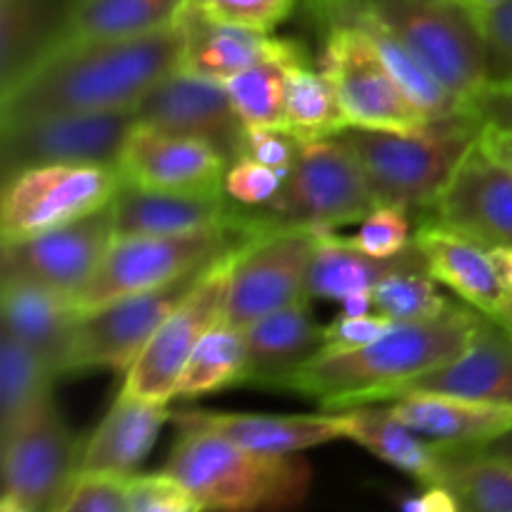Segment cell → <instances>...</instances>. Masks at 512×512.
I'll use <instances>...</instances> for the list:
<instances>
[{
	"label": "cell",
	"mask_w": 512,
	"mask_h": 512,
	"mask_svg": "<svg viewBox=\"0 0 512 512\" xmlns=\"http://www.w3.org/2000/svg\"><path fill=\"white\" fill-rule=\"evenodd\" d=\"M178 23L150 35L45 48L0 88V120L43 113H115L140 100L180 65Z\"/></svg>",
	"instance_id": "6da1fadb"
},
{
	"label": "cell",
	"mask_w": 512,
	"mask_h": 512,
	"mask_svg": "<svg viewBox=\"0 0 512 512\" xmlns=\"http://www.w3.org/2000/svg\"><path fill=\"white\" fill-rule=\"evenodd\" d=\"M485 315L468 303H453L443 315L418 323H395L383 338L358 350L320 353L295 370L280 390L315 400L325 410L385 403L410 380L458 358Z\"/></svg>",
	"instance_id": "7a4b0ae2"
},
{
	"label": "cell",
	"mask_w": 512,
	"mask_h": 512,
	"mask_svg": "<svg viewBox=\"0 0 512 512\" xmlns=\"http://www.w3.org/2000/svg\"><path fill=\"white\" fill-rule=\"evenodd\" d=\"M165 473L188 485L205 512H285L305 498L310 468L298 455H263L198 425H178Z\"/></svg>",
	"instance_id": "3957f363"
},
{
	"label": "cell",
	"mask_w": 512,
	"mask_h": 512,
	"mask_svg": "<svg viewBox=\"0 0 512 512\" xmlns=\"http://www.w3.org/2000/svg\"><path fill=\"white\" fill-rule=\"evenodd\" d=\"M320 28L345 18L375 20L470 108L485 80L478 15L465 0H308Z\"/></svg>",
	"instance_id": "277c9868"
},
{
	"label": "cell",
	"mask_w": 512,
	"mask_h": 512,
	"mask_svg": "<svg viewBox=\"0 0 512 512\" xmlns=\"http://www.w3.org/2000/svg\"><path fill=\"white\" fill-rule=\"evenodd\" d=\"M480 130L483 123L475 115H458L415 130L345 128L340 138L358 158L378 205L428 215L465 155L478 145Z\"/></svg>",
	"instance_id": "5b68a950"
},
{
	"label": "cell",
	"mask_w": 512,
	"mask_h": 512,
	"mask_svg": "<svg viewBox=\"0 0 512 512\" xmlns=\"http://www.w3.org/2000/svg\"><path fill=\"white\" fill-rule=\"evenodd\" d=\"M378 208L358 158L340 135L303 140L273 203L253 210L255 230H335L363 223Z\"/></svg>",
	"instance_id": "8992f818"
},
{
	"label": "cell",
	"mask_w": 512,
	"mask_h": 512,
	"mask_svg": "<svg viewBox=\"0 0 512 512\" xmlns=\"http://www.w3.org/2000/svg\"><path fill=\"white\" fill-rule=\"evenodd\" d=\"M250 230L218 228L193 235H115L98 273L78 295L80 313L125 295L148 293L213 263L250 238Z\"/></svg>",
	"instance_id": "52a82bcc"
},
{
	"label": "cell",
	"mask_w": 512,
	"mask_h": 512,
	"mask_svg": "<svg viewBox=\"0 0 512 512\" xmlns=\"http://www.w3.org/2000/svg\"><path fill=\"white\" fill-rule=\"evenodd\" d=\"M118 165H38L3 180L0 240L18 243L75 223L113 203Z\"/></svg>",
	"instance_id": "ba28073f"
},
{
	"label": "cell",
	"mask_w": 512,
	"mask_h": 512,
	"mask_svg": "<svg viewBox=\"0 0 512 512\" xmlns=\"http://www.w3.org/2000/svg\"><path fill=\"white\" fill-rule=\"evenodd\" d=\"M135 125V110L0 120V175L38 165H118Z\"/></svg>",
	"instance_id": "9c48e42d"
},
{
	"label": "cell",
	"mask_w": 512,
	"mask_h": 512,
	"mask_svg": "<svg viewBox=\"0 0 512 512\" xmlns=\"http://www.w3.org/2000/svg\"><path fill=\"white\" fill-rule=\"evenodd\" d=\"M320 233L310 228L260 230L235 250L225 323L248 328L273 310L305 298V283Z\"/></svg>",
	"instance_id": "30bf717a"
},
{
	"label": "cell",
	"mask_w": 512,
	"mask_h": 512,
	"mask_svg": "<svg viewBox=\"0 0 512 512\" xmlns=\"http://www.w3.org/2000/svg\"><path fill=\"white\" fill-rule=\"evenodd\" d=\"M320 68L333 83L348 128L415 130L430 123L405 98L368 35L355 25L323 28Z\"/></svg>",
	"instance_id": "8fae6325"
},
{
	"label": "cell",
	"mask_w": 512,
	"mask_h": 512,
	"mask_svg": "<svg viewBox=\"0 0 512 512\" xmlns=\"http://www.w3.org/2000/svg\"><path fill=\"white\" fill-rule=\"evenodd\" d=\"M238 248L220 255L203 275V280L175 305L173 313L163 320V325L150 338L138 360L128 368L123 390L145 400H155V403H170L175 398L180 375H183L193 350L198 348L203 335L223 320L230 273H233Z\"/></svg>",
	"instance_id": "7c38bea8"
},
{
	"label": "cell",
	"mask_w": 512,
	"mask_h": 512,
	"mask_svg": "<svg viewBox=\"0 0 512 512\" xmlns=\"http://www.w3.org/2000/svg\"><path fill=\"white\" fill-rule=\"evenodd\" d=\"M213 263L203 265L163 288L125 295L113 303L80 313L73 353H70V375L90 373V370L128 373V368L138 360L150 338L158 333L163 320L203 280Z\"/></svg>",
	"instance_id": "4fadbf2b"
},
{
	"label": "cell",
	"mask_w": 512,
	"mask_h": 512,
	"mask_svg": "<svg viewBox=\"0 0 512 512\" xmlns=\"http://www.w3.org/2000/svg\"><path fill=\"white\" fill-rule=\"evenodd\" d=\"M80 448L50 398L18 428L0 435L5 495L30 512H53L78 473Z\"/></svg>",
	"instance_id": "5bb4252c"
},
{
	"label": "cell",
	"mask_w": 512,
	"mask_h": 512,
	"mask_svg": "<svg viewBox=\"0 0 512 512\" xmlns=\"http://www.w3.org/2000/svg\"><path fill=\"white\" fill-rule=\"evenodd\" d=\"M115 240L113 203L35 238L3 243L0 275L35 280L75 303Z\"/></svg>",
	"instance_id": "9a60e30c"
},
{
	"label": "cell",
	"mask_w": 512,
	"mask_h": 512,
	"mask_svg": "<svg viewBox=\"0 0 512 512\" xmlns=\"http://www.w3.org/2000/svg\"><path fill=\"white\" fill-rule=\"evenodd\" d=\"M140 125L213 145L228 163L243 155L245 125L220 80L173 70L135 108Z\"/></svg>",
	"instance_id": "2e32d148"
},
{
	"label": "cell",
	"mask_w": 512,
	"mask_h": 512,
	"mask_svg": "<svg viewBox=\"0 0 512 512\" xmlns=\"http://www.w3.org/2000/svg\"><path fill=\"white\" fill-rule=\"evenodd\" d=\"M428 218L483 248H512V170L475 145Z\"/></svg>",
	"instance_id": "e0dca14e"
},
{
	"label": "cell",
	"mask_w": 512,
	"mask_h": 512,
	"mask_svg": "<svg viewBox=\"0 0 512 512\" xmlns=\"http://www.w3.org/2000/svg\"><path fill=\"white\" fill-rule=\"evenodd\" d=\"M228 160L203 140L135 125L120 153L125 183L178 193H225Z\"/></svg>",
	"instance_id": "ac0fdd59"
},
{
	"label": "cell",
	"mask_w": 512,
	"mask_h": 512,
	"mask_svg": "<svg viewBox=\"0 0 512 512\" xmlns=\"http://www.w3.org/2000/svg\"><path fill=\"white\" fill-rule=\"evenodd\" d=\"M115 235H193L218 228H253V210L225 193H178L125 183L113 198Z\"/></svg>",
	"instance_id": "d6986e66"
},
{
	"label": "cell",
	"mask_w": 512,
	"mask_h": 512,
	"mask_svg": "<svg viewBox=\"0 0 512 512\" xmlns=\"http://www.w3.org/2000/svg\"><path fill=\"white\" fill-rule=\"evenodd\" d=\"M415 393H438L475 403L512 408V333L500 320L485 315L468 348L443 368L410 380L390 400Z\"/></svg>",
	"instance_id": "ffe728a7"
},
{
	"label": "cell",
	"mask_w": 512,
	"mask_h": 512,
	"mask_svg": "<svg viewBox=\"0 0 512 512\" xmlns=\"http://www.w3.org/2000/svg\"><path fill=\"white\" fill-rule=\"evenodd\" d=\"M0 315L3 333L33 350L58 378L70 375V353L80 320V310L73 300L35 280L3 275Z\"/></svg>",
	"instance_id": "44dd1931"
},
{
	"label": "cell",
	"mask_w": 512,
	"mask_h": 512,
	"mask_svg": "<svg viewBox=\"0 0 512 512\" xmlns=\"http://www.w3.org/2000/svg\"><path fill=\"white\" fill-rule=\"evenodd\" d=\"M173 418L168 403H155L120 388V395L88 443L80 448L78 473L130 480L158 443L163 425Z\"/></svg>",
	"instance_id": "7402d4cb"
},
{
	"label": "cell",
	"mask_w": 512,
	"mask_h": 512,
	"mask_svg": "<svg viewBox=\"0 0 512 512\" xmlns=\"http://www.w3.org/2000/svg\"><path fill=\"white\" fill-rule=\"evenodd\" d=\"M413 243L423 253L430 275L438 283L448 285L470 308L480 310L488 318H498L512 300L493 253L475 240L425 215L415 228Z\"/></svg>",
	"instance_id": "603a6c76"
},
{
	"label": "cell",
	"mask_w": 512,
	"mask_h": 512,
	"mask_svg": "<svg viewBox=\"0 0 512 512\" xmlns=\"http://www.w3.org/2000/svg\"><path fill=\"white\" fill-rule=\"evenodd\" d=\"M245 383L250 388L280 390L298 368L318 358L325 348L323 325L315 320L308 298L273 310L243 328Z\"/></svg>",
	"instance_id": "cb8c5ba5"
},
{
	"label": "cell",
	"mask_w": 512,
	"mask_h": 512,
	"mask_svg": "<svg viewBox=\"0 0 512 512\" xmlns=\"http://www.w3.org/2000/svg\"><path fill=\"white\" fill-rule=\"evenodd\" d=\"M178 425H198L240 448L263 455H298L333 440L348 438V420L343 410L323 415H258V413H175Z\"/></svg>",
	"instance_id": "d4e9b609"
},
{
	"label": "cell",
	"mask_w": 512,
	"mask_h": 512,
	"mask_svg": "<svg viewBox=\"0 0 512 512\" xmlns=\"http://www.w3.org/2000/svg\"><path fill=\"white\" fill-rule=\"evenodd\" d=\"M390 410L410 430L440 450H480L512 430V408L438 393L390 400Z\"/></svg>",
	"instance_id": "484cf974"
},
{
	"label": "cell",
	"mask_w": 512,
	"mask_h": 512,
	"mask_svg": "<svg viewBox=\"0 0 512 512\" xmlns=\"http://www.w3.org/2000/svg\"><path fill=\"white\" fill-rule=\"evenodd\" d=\"M188 0H68L50 45L123 40L178 23Z\"/></svg>",
	"instance_id": "4316f807"
},
{
	"label": "cell",
	"mask_w": 512,
	"mask_h": 512,
	"mask_svg": "<svg viewBox=\"0 0 512 512\" xmlns=\"http://www.w3.org/2000/svg\"><path fill=\"white\" fill-rule=\"evenodd\" d=\"M178 28L183 35L178 70L220 83L263 58L273 38L270 33L218 23L208 18L193 0L185 3Z\"/></svg>",
	"instance_id": "83f0119b"
},
{
	"label": "cell",
	"mask_w": 512,
	"mask_h": 512,
	"mask_svg": "<svg viewBox=\"0 0 512 512\" xmlns=\"http://www.w3.org/2000/svg\"><path fill=\"white\" fill-rule=\"evenodd\" d=\"M348 420V440L358 443L383 463L410 475L420 485H440L445 470V450L410 430L390 405L365 403L343 410Z\"/></svg>",
	"instance_id": "f1b7e54d"
},
{
	"label": "cell",
	"mask_w": 512,
	"mask_h": 512,
	"mask_svg": "<svg viewBox=\"0 0 512 512\" xmlns=\"http://www.w3.org/2000/svg\"><path fill=\"white\" fill-rule=\"evenodd\" d=\"M423 258L418 245H410L398 258H373L355 248L350 238H340L335 230L320 233L318 248L313 253V263L305 283L308 300H335L343 305L345 300L358 295H373V288L403 265Z\"/></svg>",
	"instance_id": "f546056e"
},
{
	"label": "cell",
	"mask_w": 512,
	"mask_h": 512,
	"mask_svg": "<svg viewBox=\"0 0 512 512\" xmlns=\"http://www.w3.org/2000/svg\"><path fill=\"white\" fill-rule=\"evenodd\" d=\"M303 45L288 38H270L260 60L223 80L233 108L245 128H278L285 120V83L288 63L303 53Z\"/></svg>",
	"instance_id": "4dcf8cb0"
},
{
	"label": "cell",
	"mask_w": 512,
	"mask_h": 512,
	"mask_svg": "<svg viewBox=\"0 0 512 512\" xmlns=\"http://www.w3.org/2000/svg\"><path fill=\"white\" fill-rule=\"evenodd\" d=\"M330 25H355V28L363 30L368 35V40L373 43V48L378 50L380 60L385 63L388 73L393 75V80L398 83V88L403 90L405 98L425 115V118L433 123V120H448L458 118V115H473L468 105L463 100L455 98L398 38L388 33L383 25H378L375 20L363 18V15H355V18H345L340 23ZM328 28V25H325Z\"/></svg>",
	"instance_id": "1f68e13d"
},
{
	"label": "cell",
	"mask_w": 512,
	"mask_h": 512,
	"mask_svg": "<svg viewBox=\"0 0 512 512\" xmlns=\"http://www.w3.org/2000/svg\"><path fill=\"white\" fill-rule=\"evenodd\" d=\"M283 128L300 140L333 138L348 128L333 83L323 68L310 63L305 50L288 63Z\"/></svg>",
	"instance_id": "d6a6232c"
},
{
	"label": "cell",
	"mask_w": 512,
	"mask_h": 512,
	"mask_svg": "<svg viewBox=\"0 0 512 512\" xmlns=\"http://www.w3.org/2000/svg\"><path fill=\"white\" fill-rule=\"evenodd\" d=\"M58 375L30 348L0 335V435L18 428L25 418L53 398Z\"/></svg>",
	"instance_id": "836d02e7"
},
{
	"label": "cell",
	"mask_w": 512,
	"mask_h": 512,
	"mask_svg": "<svg viewBox=\"0 0 512 512\" xmlns=\"http://www.w3.org/2000/svg\"><path fill=\"white\" fill-rule=\"evenodd\" d=\"M460 512H512V465L485 450H445L443 483Z\"/></svg>",
	"instance_id": "e575fe53"
},
{
	"label": "cell",
	"mask_w": 512,
	"mask_h": 512,
	"mask_svg": "<svg viewBox=\"0 0 512 512\" xmlns=\"http://www.w3.org/2000/svg\"><path fill=\"white\" fill-rule=\"evenodd\" d=\"M245 338L235 325L215 323L190 355L175 398H200L245 383Z\"/></svg>",
	"instance_id": "d590c367"
},
{
	"label": "cell",
	"mask_w": 512,
	"mask_h": 512,
	"mask_svg": "<svg viewBox=\"0 0 512 512\" xmlns=\"http://www.w3.org/2000/svg\"><path fill=\"white\" fill-rule=\"evenodd\" d=\"M450 305L453 303L440 295L438 280L430 275L425 258L393 270L373 288L375 313L388 315L395 323L438 318Z\"/></svg>",
	"instance_id": "8d00e7d4"
},
{
	"label": "cell",
	"mask_w": 512,
	"mask_h": 512,
	"mask_svg": "<svg viewBox=\"0 0 512 512\" xmlns=\"http://www.w3.org/2000/svg\"><path fill=\"white\" fill-rule=\"evenodd\" d=\"M410 213L398 205H378L360 223V230L350 235V243L373 258H398L413 245Z\"/></svg>",
	"instance_id": "74e56055"
},
{
	"label": "cell",
	"mask_w": 512,
	"mask_h": 512,
	"mask_svg": "<svg viewBox=\"0 0 512 512\" xmlns=\"http://www.w3.org/2000/svg\"><path fill=\"white\" fill-rule=\"evenodd\" d=\"M125 488L130 512H205L193 490L165 470L133 475Z\"/></svg>",
	"instance_id": "f35d334b"
},
{
	"label": "cell",
	"mask_w": 512,
	"mask_h": 512,
	"mask_svg": "<svg viewBox=\"0 0 512 512\" xmlns=\"http://www.w3.org/2000/svg\"><path fill=\"white\" fill-rule=\"evenodd\" d=\"M193 3L218 23L255 30V33H273L283 20H288L298 0H193Z\"/></svg>",
	"instance_id": "ab89813d"
},
{
	"label": "cell",
	"mask_w": 512,
	"mask_h": 512,
	"mask_svg": "<svg viewBox=\"0 0 512 512\" xmlns=\"http://www.w3.org/2000/svg\"><path fill=\"white\" fill-rule=\"evenodd\" d=\"M288 173L290 170L270 168V165H263L258 160L243 155V158L228 165V173H225V195L233 203L243 205V208H265L280 193Z\"/></svg>",
	"instance_id": "60d3db41"
},
{
	"label": "cell",
	"mask_w": 512,
	"mask_h": 512,
	"mask_svg": "<svg viewBox=\"0 0 512 512\" xmlns=\"http://www.w3.org/2000/svg\"><path fill=\"white\" fill-rule=\"evenodd\" d=\"M485 48L488 85H512V0L475 10Z\"/></svg>",
	"instance_id": "b9f144b4"
},
{
	"label": "cell",
	"mask_w": 512,
	"mask_h": 512,
	"mask_svg": "<svg viewBox=\"0 0 512 512\" xmlns=\"http://www.w3.org/2000/svg\"><path fill=\"white\" fill-rule=\"evenodd\" d=\"M128 480L75 475L53 512H130Z\"/></svg>",
	"instance_id": "7bdbcfd3"
},
{
	"label": "cell",
	"mask_w": 512,
	"mask_h": 512,
	"mask_svg": "<svg viewBox=\"0 0 512 512\" xmlns=\"http://www.w3.org/2000/svg\"><path fill=\"white\" fill-rule=\"evenodd\" d=\"M393 325L395 320H390L388 315H380V313H365V315L343 313L338 315L333 323H328L323 328L325 333L323 353H345V350L365 348V345L383 338Z\"/></svg>",
	"instance_id": "ee69618b"
},
{
	"label": "cell",
	"mask_w": 512,
	"mask_h": 512,
	"mask_svg": "<svg viewBox=\"0 0 512 512\" xmlns=\"http://www.w3.org/2000/svg\"><path fill=\"white\" fill-rule=\"evenodd\" d=\"M300 148H303V140L295 138L283 125H278V128H245L243 155L270 165V168L290 170L298 160Z\"/></svg>",
	"instance_id": "f6af8a7d"
},
{
	"label": "cell",
	"mask_w": 512,
	"mask_h": 512,
	"mask_svg": "<svg viewBox=\"0 0 512 512\" xmlns=\"http://www.w3.org/2000/svg\"><path fill=\"white\" fill-rule=\"evenodd\" d=\"M470 113L488 128L512 133V85H485L470 103Z\"/></svg>",
	"instance_id": "bcb514c9"
},
{
	"label": "cell",
	"mask_w": 512,
	"mask_h": 512,
	"mask_svg": "<svg viewBox=\"0 0 512 512\" xmlns=\"http://www.w3.org/2000/svg\"><path fill=\"white\" fill-rule=\"evenodd\" d=\"M403 512H460V505L445 485H428L420 495L405 500Z\"/></svg>",
	"instance_id": "7dc6e473"
},
{
	"label": "cell",
	"mask_w": 512,
	"mask_h": 512,
	"mask_svg": "<svg viewBox=\"0 0 512 512\" xmlns=\"http://www.w3.org/2000/svg\"><path fill=\"white\" fill-rule=\"evenodd\" d=\"M478 145L490 155V158H495L498 163H503L505 168L512 170V133L510 130H498V128H488V125H483Z\"/></svg>",
	"instance_id": "c3c4849f"
},
{
	"label": "cell",
	"mask_w": 512,
	"mask_h": 512,
	"mask_svg": "<svg viewBox=\"0 0 512 512\" xmlns=\"http://www.w3.org/2000/svg\"><path fill=\"white\" fill-rule=\"evenodd\" d=\"M493 253V260L495 265H498V273L500 278H503L505 288H508V293L512 295V248H495L490 250Z\"/></svg>",
	"instance_id": "681fc988"
},
{
	"label": "cell",
	"mask_w": 512,
	"mask_h": 512,
	"mask_svg": "<svg viewBox=\"0 0 512 512\" xmlns=\"http://www.w3.org/2000/svg\"><path fill=\"white\" fill-rule=\"evenodd\" d=\"M480 450H485V453L495 455V458H500V460H508V463L512 465V430L510 433L500 435L498 440H493V443L485 445V448H480Z\"/></svg>",
	"instance_id": "f907efd6"
},
{
	"label": "cell",
	"mask_w": 512,
	"mask_h": 512,
	"mask_svg": "<svg viewBox=\"0 0 512 512\" xmlns=\"http://www.w3.org/2000/svg\"><path fill=\"white\" fill-rule=\"evenodd\" d=\"M0 512H30V510L23 508V505H20L18 500L10 498V495H3V503H0Z\"/></svg>",
	"instance_id": "816d5d0a"
},
{
	"label": "cell",
	"mask_w": 512,
	"mask_h": 512,
	"mask_svg": "<svg viewBox=\"0 0 512 512\" xmlns=\"http://www.w3.org/2000/svg\"><path fill=\"white\" fill-rule=\"evenodd\" d=\"M473 10H485V8H495V5L505 3V0H465Z\"/></svg>",
	"instance_id": "f5cc1de1"
},
{
	"label": "cell",
	"mask_w": 512,
	"mask_h": 512,
	"mask_svg": "<svg viewBox=\"0 0 512 512\" xmlns=\"http://www.w3.org/2000/svg\"><path fill=\"white\" fill-rule=\"evenodd\" d=\"M495 320H500V323H503L505 328H508L510 333H512V300H510L508 305H505V310H503V313H500Z\"/></svg>",
	"instance_id": "db71d44e"
}]
</instances>
